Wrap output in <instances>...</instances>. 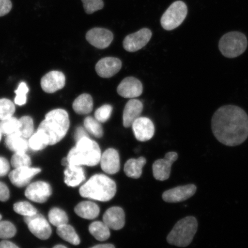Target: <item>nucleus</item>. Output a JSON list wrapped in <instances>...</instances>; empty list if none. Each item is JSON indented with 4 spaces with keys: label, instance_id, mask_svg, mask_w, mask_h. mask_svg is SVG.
Segmentation results:
<instances>
[{
    "label": "nucleus",
    "instance_id": "nucleus-1",
    "mask_svg": "<svg viewBox=\"0 0 248 248\" xmlns=\"http://www.w3.org/2000/svg\"><path fill=\"white\" fill-rule=\"evenodd\" d=\"M212 129L219 142L229 147L237 146L248 138V116L235 105H225L214 113Z\"/></svg>",
    "mask_w": 248,
    "mask_h": 248
},
{
    "label": "nucleus",
    "instance_id": "nucleus-2",
    "mask_svg": "<svg viewBox=\"0 0 248 248\" xmlns=\"http://www.w3.org/2000/svg\"><path fill=\"white\" fill-rule=\"evenodd\" d=\"M116 184L104 174H95L79 189L82 197L102 202L111 200L116 193Z\"/></svg>",
    "mask_w": 248,
    "mask_h": 248
},
{
    "label": "nucleus",
    "instance_id": "nucleus-3",
    "mask_svg": "<svg viewBox=\"0 0 248 248\" xmlns=\"http://www.w3.org/2000/svg\"><path fill=\"white\" fill-rule=\"evenodd\" d=\"M101 155L97 142L89 138H83L77 142L67 157L69 165L92 167L100 163Z\"/></svg>",
    "mask_w": 248,
    "mask_h": 248
},
{
    "label": "nucleus",
    "instance_id": "nucleus-4",
    "mask_svg": "<svg viewBox=\"0 0 248 248\" xmlns=\"http://www.w3.org/2000/svg\"><path fill=\"white\" fill-rule=\"evenodd\" d=\"M70 127L69 114L62 108L52 110L46 114L45 119L40 123L39 129L48 136L49 145L57 144L66 135Z\"/></svg>",
    "mask_w": 248,
    "mask_h": 248
},
{
    "label": "nucleus",
    "instance_id": "nucleus-5",
    "mask_svg": "<svg viewBox=\"0 0 248 248\" xmlns=\"http://www.w3.org/2000/svg\"><path fill=\"white\" fill-rule=\"evenodd\" d=\"M198 223L193 216L185 217L175 225L167 238L170 245L179 247L189 246L198 230Z\"/></svg>",
    "mask_w": 248,
    "mask_h": 248
},
{
    "label": "nucleus",
    "instance_id": "nucleus-6",
    "mask_svg": "<svg viewBox=\"0 0 248 248\" xmlns=\"http://www.w3.org/2000/svg\"><path fill=\"white\" fill-rule=\"evenodd\" d=\"M218 46L219 51L226 58H236L246 51L247 38L244 33L240 32H228L220 39Z\"/></svg>",
    "mask_w": 248,
    "mask_h": 248
},
{
    "label": "nucleus",
    "instance_id": "nucleus-7",
    "mask_svg": "<svg viewBox=\"0 0 248 248\" xmlns=\"http://www.w3.org/2000/svg\"><path fill=\"white\" fill-rule=\"evenodd\" d=\"M187 12V7L184 2L175 1L164 12L161 18V25L167 31L174 30L184 22Z\"/></svg>",
    "mask_w": 248,
    "mask_h": 248
},
{
    "label": "nucleus",
    "instance_id": "nucleus-8",
    "mask_svg": "<svg viewBox=\"0 0 248 248\" xmlns=\"http://www.w3.org/2000/svg\"><path fill=\"white\" fill-rule=\"evenodd\" d=\"M24 221L32 233L40 240H46L51 236V226L45 217L37 213L31 216L24 217Z\"/></svg>",
    "mask_w": 248,
    "mask_h": 248
},
{
    "label": "nucleus",
    "instance_id": "nucleus-9",
    "mask_svg": "<svg viewBox=\"0 0 248 248\" xmlns=\"http://www.w3.org/2000/svg\"><path fill=\"white\" fill-rule=\"evenodd\" d=\"M152 35L151 31L148 29H142L134 33L130 34L124 40V48L128 52L138 51L148 44Z\"/></svg>",
    "mask_w": 248,
    "mask_h": 248
},
{
    "label": "nucleus",
    "instance_id": "nucleus-10",
    "mask_svg": "<svg viewBox=\"0 0 248 248\" xmlns=\"http://www.w3.org/2000/svg\"><path fill=\"white\" fill-rule=\"evenodd\" d=\"M178 158V155L175 152H169L166 154L164 159L155 161L153 166L154 178L160 181L168 179L172 164Z\"/></svg>",
    "mask_w": 248,
    "mask_h": 248
},
{
    "label": "nucleus",
    "instance_id": "nucleus-11",
    "mask_svg": "<svg viewBox=\"0 0 248 248\" xmlns=\"http://www.w3.org/2000/svg\"><path fill=\"white\" fill-rule=\"evenodd\" d=\"M52 194V189L48 183L38 181L28 186L25 195L28 199L37 203H45Z\"/></svg>",
    "mask_w": 248,
    "mask_h": 248
},
{
    "label": "nucleus",
    "instance_id": "nucleus-12",
    "mask_svg": "<svg viewBox=\"0 0 248 248\" xmlns=\"http://www.w3.org/2000/svg\"><path fill=\"white\" fill-rule=\"evenodd\" d=\"M197 189V186L194 184L178 186L164 192L163 200L169 203L181 202L193 197Z\"/></svg>",
    "mask_w": 248,
    "mask_h": 248
},
{
    "label": "nucleus",
    "instance_id": "nucleus-13",
    "mask_svg": "<svg viewBox=\"0 0 248 248\" xmlns=\"http://www.w3.org/2000/svg\"><path fill=\"white\" fill-rule=\"evenodd\" d=\"M86 39L90 44L99 49H105L110 46L113 40V34L109 30L94 28L86 33Z\"/></svg>",
    "mask_w": 248,
    "mask_h": 248
},
{
    "label": "nucleus",
    "instance_id": "nucleus-14",
    "mask_svg": "<svg viewBox=\"0 0 248 248\" xmlns=\"http://www.w3.org/2000/svg\"><path fill=\"white\" fill-rule=\"evenodd\" d=\"M118 94L126 98H134L141 95L143 91L142 83L135 77H127L118 86Z\"/></svg>",
    "mask_w": 248,
    "mask_h": 248
},
{
    "label": "nucleus",
    "instance_id": "nucleus-15",
    "mask_svg": "<svg viewBox=\"0 0 248 248\" xmlns=\"http://www.w3.org/2000/svg\"><path fill=\"white\" fill-rule=\"evenodd\" d=\"M133 131L136 139L140 141H147L153 138L155 126L148 118L140 117L132 124Z\"/></svg>",
    "mask_w": 248,
    "mask_h": 248
},
{
    "label": "nucleus",
    "instance_id": "nucleus-16",
    "mask_svg": "<svg viewBox=\"0 0 248 248\" xmlns=\"http://www.w3.org/2000/svg\"><path fill=\"white\" fill-rule=\"evenodd\" d=\"M122 67V62L119 59L107 57L101 59L96 64L95 71L98 75L104 78L112 77L119 73Z\"/></svg>",
    "mask_w": 248,
    "mask_h": 248
},
{
    "label": "nucleus",
    "instance_id": "nucleus-17",
    "mask_svg": "<svg viewBox=\"0 0 248 248\" xmlns=\"http://www.w3.org/2000/svg\"><path fill=\"white\" fill-rule=\"evenodd\" d=\"M41 170L31 168L30 167H21L15 169L9 173V178L12 184L17 187H23L31 182L32 178L38 174Z\"/></svg>",
    "mask_w": 248,
    "mask_h": 248
},
{
    "label": "nucleus",
    "instance_id": "nucleus-18",
    "mask_svg": "<svg viewBox=\"0 0 248 248\" xmlns=\"http://www.w3.org/2000/svg\"><path fill=\"white\" fill-rule=\"evenodd\" d=\"M66 78L63 73L52 71L46 74L41 79V87L47 93H54L64 88Z\"/></svg>",
    "mask_w": 248,
    "mask_h": 248
},
{
    "label": "nucleus",
    "instance_id": "nucleus-19",
    "mask_svg": "<svg viewBox=\"0 0 248 248\" xmlns=\"http://www.w3.org/2000/svg\"><path fill=\"white\" fill-rule=\"evenodd\" d=\"M101 167L108 174H115L120 169L119 154L114 148H108L101 155Z\"/></svg>",
    "mask_w": 248,
    "mask_h": 248
},
{
    "label": "nucleus",
    "instance_id": "nucleus-20",
    "mask_svg": "<svg viewBox=\"0 0 248 248\" xmlns=\"http://www.w3.org/2000/svg\"><path fill=\"white\" fill-rule=\"evenodd\" d=\"M103 222L113 230H120L125 225V213L120 207H110L104 213Z\"/></svg>",
    "mask_w": 248,
    "mask_h": 248
},
{
    "label": "nucleus",
    "instance_id": "nucleus-21",
    "mask_svg": "<svg viewBox=\"0 0 248 248\" xmlns=\"http://www.w3.org/2000/svg\"><path fill=\"white\" fill-rule=\"evenodd\" d=\"M143 105L138 100L132 99L125 105L123 112V125L125 128L132 126L133 123L140 116Z\"/></svg>",
    "mask_w": 248,
    "mask_h": 248
},
{
    "label": "nucleus",
    "instance_id": "nucleus-22",
    "mask_svg": "<svg viewBox=\"0 0 248 248\" xmlns=\"http://www.w3.org/2000/svg\"><path fill=\"white\" fill-rule=\"evenodd\" d=\"M64 182L70 187H77L85 181V170L82 166L68 165L64 172Z\"/></svg>",
    "mask_w": 248,
    "mask_h": 248
},
{
    "label": "nucleus",
    "instance_id": "nucleus-23",
    "mask_svg": "<svg viewBox=\"0 0 248 248\" xmlns=\"http://www.w3.org/2000/svg\"><path fill=\"white\" fill-rule=\"evenodd\" d=\"M6 146L12 151L16 153H26L29 148V141L21 135L19 132L7 136L5 139Z\"/></svg>",
    "mask_w": 248,
    "mask_h": 248
},
{
    "label": "nucleus",
    "instance_id": "nucleus-24",
    "mask_svg": "<svg viewBox=\"0 0 248 248\" xmlns=\"http://www.w3.org/2000/svg\"><path fill=\"white\" fill-rule=\"evenodd\" d=\"M74 211L78 216L87 219L97 218L100 212L97 204L91 201L81 202L75 207Z\"/></svg>",
    "mask_w": 248,
    "mask_h": 248
},
{
    "label": "nucleus",
    "instance_id": "nucleus-25",
    "mask_svg": "<svg viewBox=\"0 0 248 248\" xmlns=\"http://www.w3.org/2000/svg\"><path fill=\"white\" fill-rule=\"evenodd\" d=\"M146 162L147 160L144 157H139L137 159H129L124 166V172L129 178L138 179L141 176L142 168Z\"/></svg>",
    "mask_w": 248,
    "mask_h": 248
},
{
    "label": "nucleus",
    "instance_id": "nucleus-26",
    "mask_svg": "<svg viewBox=\"0 0 248 248\" xmlns=\"http://www.w3.org/2000/svg\"><path fill=\"white\" fill-rule=\"evenodd\" d=\"M73 108L76 113L80 115L91 113L93 108L92 96L86 93L80 95L74 101Z\"/></svg>",
    "mask_w": 248,
    "mask_h": 248
},
{
    "label": "nucleus",
    "instance_id": "nucleus-27",
    "mask_svg": "<svg viewBox=\"0 0 248 248\" xmlns=\"http://www.w3.org/2000/svg\"><path fill=\"white\" fill-rule=\"evenodd\" d=\"M49 143V139L47 134L43 130L39 128L31 136L29 140V147L35 151L43 150Z\"/></svg>",
    "mask_w": 248,
    "mask_h": 248
},
{
    "label": "nucleus",
    "instance_id": "nucleus-28",
    "mask_svg": "<svg viewBox=\"0 0 248 248\" xmlns=\"http://www.w3.org/2000/svg\"><path fill=\"white\" fill-rule=\"evenodd\" d=\"M89 230L96 240L104 241L110 236V228L104 222L95 221L90 225Z\"/></svg>",
    "mask_w": 248,
    "mask_h": 248
},
{
    "label": "nucleus",
    "instance_id": "nucleus-29",
    "mask_svg": "<svg viewBox=\"0 0 248 248\" xmlns=\"http://www.w3.org/2000/svg\"><path fill=\"white\" fill-rule=\"evenodd\" d=\"M57 234L59 236L74 246L80 244V238L73 226L66 224L57 228Z\"/></svg>",
    "mask_w": 248,
    "mask_h": 248
},
{
    "label": "nucleus",
    "instance_id": "nucleus-30",
    "mask_svg": "<svg viewBox=\"0 0 248 248\" xmlns=\"http://www.w3.org/2000/svg\"><path fill=\"white\" fill-rule=\"evenodd\" d=\"M20 120L12 116L0 122V131L2 134L9 135L16 132H19L20 128Z\"/></svg>",
    "mask_w": 248,
    "mask_h": 248
},
{
    "label": "nucleus",
    "instance_id": "nucleus-31",
    "mask_svg": "<svg viewBox=\"0 0 248 248\" xmlns=\"http://www.w3.org/2000/svg\"><path fill=\"white\" fill-rule=\"evenodd\" d=\"M49 222L52 225L59 227V226L67 224L69 218L66 212L63 210L57 207L52 209L48 213Z\"/></svg>",
    "mask_w": 248,
    "mask_h": 248
},
{
    "label": "nucleus",
    "instance_id": "nucleus-32",
    "mask_svg": "<svg viewBox=\"0 0 248 248\" xmlns=\"http://www.w3.org/2000/svg\"><path fill=\"white\" fill-rule=\"evenodd\" d=\"M84 126L86 131L95 138H101L104 135V130L101 123L94 118L87 117L84 120Z\"/></svg>",
    "mask_w": 248,
    "mask_h": 248
},
{
    "label": "nucleus",
    "instance_id": "nucleus-33",
    "mask_svg": "<svg viewBox=\"0 0 248 248\" xmlns=\"http://www.w3.org/2000/svg\"><path fill=\"white\" fill-rule=\"evenodd\" d=\"M15 106L13 102L8 99H0V120L13 116L15 112Z\"/></svg>",
    "mask_w": 248,
    "mask_h": 248
},
{
    "label": "nucleus",
    "instance_id": "nucleus-34",
    "mask_svg": "<svg viewBox=\"0 0 248 248\" xmlns=\"http://www.w3.org/2000/svg\"><path fill=\"white\" fill-rule=\"evenodd\" d=\"M20 128L19 133L23 138H30L33 134V121L30 116H23L19 119Z\"/></svg>",
    "mask_w": 248,
    "mask_h": 248
},
{
    "label": "nucleus",
    "instance_id": "nucleus-35",
    "mask_svg": "<svg viewBox=\"0 0 248 248\" xmlns=\"http://www.w3.org/2000/svg\"><path fill=\"white\" fill-rule=\"evenodd\" d=\"M14 209L16 213L24 217L33 216L38 213V211L35 207L28 202H19L16 203L14 206Z\"/></svg>",
    "mask_w": 248,
    "mask_h": 248
},
{
    "label": "nucleus",
    "instance_id": "nucleus-36",
    "mask_svg": "<svg viewBox=\"0 0 248 248\" xmlns=\"http://www.w3.org/2000/svg\"><path fill=\"white\" fill-rule=\"evenodd\" d=\"M11 164L15 169L21 167H30L31 164V158L26 153H15L11 159Z\"/></svg>",
    "mask_w": 248,
    "mask_h": 248
},
{
    "label": "nucleus",
    "instance_id": "nucleus-37",
    "mask_svg": "<svg viewBox=\"0 0 248 248\" xmlns=\"http://www.w3.org/2000/svg\"><path fill=\"white\" fill-rule=\"evenodd\" d=\"M16 229L9 221H0V238L8 239L15 236Z\"/></svg>",
    "mask_w": 248,
    "mask_h": 248
},
{
    "label": "nucleus",
    "instance_id": "nucleus-38",
    "mask_svg": "<svg viewBox=\"0 0 248 248\" xmlns=\"http://www.w3.org/2000/svg\"><path fill=\"white\" fill-rule=\"evenodd\" d=\"M29 92V87L24 82H21L18 86L16 91H15L16 98L15 103L19 106H22L26 104L27 94Z\"/></svg>",
    "mask_w": 248,
    "mask_h": 248
},
{
    "label": "nucleus",
    "instance_id": "nucleus-39",
    "mask_svg": "<svg viewBox=\"0 0 248 248\" xmlns=\"http://www.w3.org/2000/svg\"><path fill=\"white\" fill-rule=\"evenodd\" d=\"M113 107L110 105H104L95 111V119L101 123H104L110 119Z\"/></svg>",
    "mask_w": 248,
    "mask_h": 248
},
{
    "label": "nucleus",
    "instance_id": "nucleus-40",
    "mask_svg": "<svg viewBox=\"0 0 248 248\" xmlns=\"http://www.w3.org/2000/svg\"><path fill=\"white\" fill-rule=\"evenodd\" d=\"M86 14H92L104 8L102 0H81Z\"/></svg>",
    "mask_w": 248,
    "mask_h": 248
},
{
    "label": "nucleus",
    "instance_id": "nucleus-41",
    "mask_svg": "<svg viewBox=\"0 0 248 248\" xmlns=\"http://www.w3.org/2000/svg\"><path fill=\"white\" fill-rule=\"evenodd\" d=\"M12 8V3L11 0H0V17L9 14Z\"/></svg>",
    "mask_w": 248,
    "mask_h": 248
},
{
    "label": "nucleus",
    "instance_id": "nucleus-42",
    "mask_svg": "<svg viewBox=\"0 0 248 248\" xmlns=\"http://www.w3.org/2000/svg\"><path fill=\"white\" fill-rule=\"evenodd\" d=\"M10 169L8 161L4 157H0V176H4L7 174Z\"/></svg>",
    "mask_w": 248,
    "mask_h": 248
},
{
    "label": "nucleus",
    "instance_id": "nucleus-43",
    "mask_svg": "<svg viewBox=\"0 0 248 248\" xmlns=\"http://www.w3.org/2000/svg\"><path fill=\"white\" fill-rule=\"evenodd\" d=\"M9 198V191L7 186L0 182V201L5 202L8 200Z\"/></svg>",
    "mask_w": 248,
    "mask_h": 248
},
{
    "label": "nucleus",
    "instance_id": "nucleus-44",
    "mask_svg": "<svg viewBox=\"0 0 248 248\" xmlns=\"http://www.w3.org/2000/svg\"><path fill=\"white\" fill-rule=\"evenodd\" d=\"M83 138H89V136L83 127L79 126L76 129L75 135H74V139H75V140L77 142Z\"/></svg>",
    "mask_w": 248,
    "mask_h": 248
},
{
    "label": "nucleus",
    "instance_id": "nucleus-45",
    "mask_svg": "<svg viewBox=\"0 0 248 248\" xmlns=\"http://www.w3.org/2000/svg\"><path fill=\"white\" fill-rule=\"evenodd\" d=\"M0 248H19L15 244L9 241H2L0 242Z\"/></svg>",
    "mask_w": 248,
    "mask_h": 248
},
{
    "label": "nucleus",
    "instance_id": "nucleus-46",
    "mask_svg": "<svg viewBox=\"0 0 248 248\" xmlns=\"http://www.w3.org/2000/svg\"><path fill=\"white\" fill-rule=\"evenodd\" d=\"M90 248H115V247H114L113 244H107L97 245V246Z\"/></svg>",
    "mask_w": 248,
    "mask_h": 248
},
{
    "label": "nucleus",
    "instance_id": "nucleus-47",
    "mask_svg": "<svg viewBox=\"0 0 248 248\" xmlns=\"http://www.w3.org/2000/svg\"><path fill=\"white\" fill-rule=\"evenodd\" d=\"M62 164L64 166H67L69 165V162H68L67 157H64L62 160Z\"/></svg>",
    "mask_w": 248,
    "mask_h": 248
},
{
    "label": "nucleus",
    "instance_id": "nucleus-48",
    "mask_svg": "<svg viewBox=\"0 0 248 248\" xmlns=\"http://www.w3.org/2000/svg\"><path fill=\"white\" fill-rule=\"evenodd\" d=\"M53 248H67L64 246H62V245H57V246H55Z\"/></svg>",
    "mask_w": 248,
    "mask_h": 248
},
{
    "label": "nucleus",
    "instance_id": "nucleus-49",
    "mask_svg": "<svg viewBox=\"0 0 248 248\" xmlns=\"http://www.w3.org/2000/svg\"><path fill=\"white\" fill-rule=\"evenodd\" d=\"M1 135H2V133H1V131H0V140H1Z\"/></svg>",
    "mask_w": 248,
    "mask_h": 248
},
{
    "label": "nucleus",
    "instance_id": "nucleus-50",
    "mask_svg": "<svg viewBox=\"0 0 248 248\" xmlns=\"http://www.w3.org/2000/svg\"><path fill=\"white\" fill-rule=\"evenodd\" d=\"M2 219V216L1 215H0V221H1Z\"/></svg>",
    "mask_w": 248,
    "mask_h": 248
}]
</instances>
